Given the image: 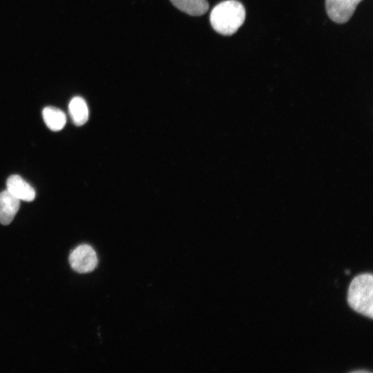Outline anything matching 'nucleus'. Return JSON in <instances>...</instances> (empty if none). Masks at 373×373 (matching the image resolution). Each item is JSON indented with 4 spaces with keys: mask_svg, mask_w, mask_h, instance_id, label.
<instances>
[{
    "mask_svg": "<svg viewBox=\"0 0 373 373\" xmlns=\"http://www.w3.org/2000/svg\"><path fill=\"white\" fill-rule=\"evenodd\" d=\"M245 10L236 0H227L216 6L210 14L213 29L223 36H232L243 26Z\"/></svg>",
    "mask_w": 373,
    "mask_h": 373,
    "instance_id": "f257e3e1",
    "label": "nucleus"
},
{
    "mask_svg": "<svg viewBox=\"0 0 373 373\" xmlns=\"http://www.w3.org/2000/svg\"><path fill=\"white\" fill-rule=\"evenodd\" d=\"M372 274H362L352 281L347 292V303L356 312L372 319Z\"/></svg>",
    "mask_w": 373,
    "mask_h": 373,
    "instance_id": "f03ea898",
    "label": "nucleus"
},
{
    "mask_svg": "<svg viewBox=\"0 0 373 373\" xmlns=\"http://www.w3.org/2000/svg\"><path fill=\"white\" fill-rule=\"evenodd\" d=\"M70 263L74 270L79 273H89L98 265V257L94 249L87 244L78 246L70 256Z\"/></svg>",
    "mask_w": 373,
    "mask_h": 373,
    "instance_id": "7ed1b4c3",
    "label": "nucleus"
},
{
    "mask_svg": "<svg viewBox=\"0 0 373 373\" xmlns=\"http://www.w3.org/2000/svg\"><path fill=\"white\" fill-rule=\"evenodd\" d=\"M363 0H325V9L329 18L334 23L343 24L353 16Z\"/></svg>",
    "mask_w": 373,
    "mask_h": 373,
    "instance_id": "20e7f679",
    "label": "nucleus"
},
{
    "mask_svg": "<svg viewBox=\"0 0 373 373\" xmlns=\"http://www.w3.org/2000/svg\"><path fill=\"white\" fill-rule=\"evenodd\" d=\"M21 201L8 190L0 193V223L8 225L20 210Z\"/></svg>",
    "mask_w": 373,
    "mask_h": 373,
    "instance_id": "39448f33",
    "label": "nucleus"
},
{
    "mask_svg": "<svg viewBox=\"0 0 373 373\" xmlns=\"http://www.w3.org/2000/svg\"><path fill=\"white\" fill-rule=\"evenodd\" d=\"M8 191L20 201H33L36 198L34 188L19 175L11 176L7 182Z\"/></svg>",
    "mask_w": 373,
    "mask_h": 373,
    "instance_id": "423d86ee",
    "label": "nucleus"
},
{
    "mask_svg": "<svg viewBox=\"0 0 373 373\" xmlns=\"http://www.w3.org/2000/svg\"><path fill=\"white\" fill-rule=\"evenodd\" d=\"M180 11L192 17L204 15L209 9L207 0H170Z\"/></svg>",
    "mask_w": 373,
    "mask_h": 373,
    "instance_id": "0eeeda50",
    "label": "nucleus"
},
{
    "mask_svg": "<svg viewBox=\"0 0 373 373\" xmlns=\"http://www.w3.org/2000/svg\"><path fill=\"white\" fill-rule=\"evenodd\" d=\"M69 111L74 123L84 125L89 120V109L86 101L81 97H74L69 105Z\"/></svg>",
    "mask_w": 373,
    "mask_h": 373,
    "instance_id": "6e6552de",
    "label": "nucleus"
},
{
    "mask_svg": "<svg viewBox=\"0 0 373 373\" xmlns=\"http://www.w3.org/2000/svg\"><path fill=\"white\" fill-rule=\"evenodd\" d=\"M43 115L46 124L52 131H61L67 123L66 115L58 108L53 107L46 108L43 112Z\"/></svg>",
    "mask_w": 373,
    "mask_h": 373,
    "instance_id": "1a4fd4ad",
    "label": "nucleus"
}]
</instances>
